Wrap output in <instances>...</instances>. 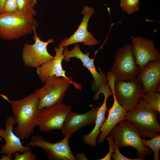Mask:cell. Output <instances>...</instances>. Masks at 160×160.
Instances as JSON below:
<instances>
[{
	"label": "cell",
	"instance_id": "30bf717a",
	"mask_svg": "<svg viewBox=\"0 0 160 160\" xmlns=\"http://www.w3.org/2000/svg\"><path fill=\"white\" fill-rule=\"evenodd\" d=\"M69 139L65 137L61 141L53 143L36 135L31 137L28 144L29 146L43 149L50 160H76L69 146Z\"/></svg>",
	"mask_w": 160,
	"mask_h": 160
},
{
	"label": "cell",
	"instance_id": "6da1fadb",
	"mask_svg": "<svg viewBox=\"0 0 160 160\" xmlns=\"http://www.w3.org/2000/svg\"><path fill=\"white\" fill-rule=\"evenodd\" d=\"M11 105L12 110L17 123L14 132L20 139L29 137L33 132L39 112V100L36 90L23 98L10 100L1 95Z\"/></svg>",
	"mask_w": 160,
	"mask_h": 160
},
{
	"label": "cell",
	"instance_id": "9c48e42d",
	"mask_svg": "<svg viewBox=\"0 0 160 160\" xmlns=\"http://www.w3.org/2000/svg\"><path fill=\"white\" fill-rule=\"evenodd\" d=\"M33 33L34 42L32 44H24L22 58L26 66L36 68L54 58L48 52L47 46L54 42L55 41L52 39H50L47 41H43L38 36L36 29H34Z\"/></svg>",
	"mask_w": 160,
	"mask_h": 160
},
{
	"label": "cell",
	"instance_id": "8992f818",
	"mask_svg": "<svg viewBox=\"0 0 160 160\" xmlns=\"http://www.w3.org/2000/svg\"><path fill=\"white\" fill-rule=\"evenodd\" d=\"M72 111L71 106L62 102L44 108L39 111L36 126L43 132L61 130L68 116Z\"/></svg>",
	"mask_w": 160,
	"mask_h": 160
},
{
	"label": "cell",
	"instance_id": "ffe728a7",
	"mask_svg": "<svg viewBox=\"0 0 160 160\" xmlns=\"http://www.w3.org/2000/svg\"><path fill=\"white\" fill-rule=\"evenodd\" d=\"M149 140L142 139L145 146L150 148L153 153L154 160H159V151L160 148V135L159 134Z\"/></svg>",
	"mask_w": 160,
	"mask_h": 160
},
{
	"label": "cell",
	"instance_id": "7402d4cb",
	"mask_svg": "<svg viewBox=\"0 0 160 160\" xmlns=\"http://www.w3.org/2000/svg\"><path fill=\"white\" fill-rule=\"evenodd\" d=\"M142 99L145 100L151 107L160 112V95L157 92L145 94Z\"/></svg>",
	"mask_w": 160,
	"mask_h": 160
},
{
	"label": "cell",
	"instance_id": "7c38bea8",
	"mask_svg": "<svg viewBox=\"0 0 160 160\" xmlns=\"http://www.w3.org/2000/svg\"><path fill=\"white\" fill-rule=\"evenodd\" d=\"M131 38L132 50L139 68L150 61L160 60V53L152 39L139 36H131Z\"/></svg>",
	"mask_w": 160,
	"mask_h": 160
},
{
	"label": "cell",
	"instance_id": "4316f807",
	"mask_svg": "<svg viewBox=\"0 0 160 160\" xmlns=\"http://www.w3.org/2000/svg\"><path fill=\"white\" fill-rule=\"evenodd\" d=\"M106 140L108 141L109 145V151L104 157L98 160H110L111 159V154L114 151L113 140L109 135L106 137Z\"/></svg>",
	"mask_w": 160,
	"mask_h": 160
},
{
	"label": "cell",
	"instance_id": "cb8c5ba5",
	"mask_svg": "<svg viewBox=\"0 0 160 160\" xmlns=\"http://www.w3.org/2000/svg\"><path fill=\"white\" fill-rule=\"evenodd\" d=\"M18 10L17 0H7L0 12L10 13Z\"/></svg>",
	"mask_w": 160,
	"mask_h": 160
},
{
	"label": "cell",
	"instance_id": "ba28073f",
	"mask_svg": "<svg viewBox=\"0 0 160 160\" xmlns=\"http://www.w3.org/2000/svg\"><path fill=\"white\" fill-rule=\"evenodd\" d=\"M114 89L117 101L127 112L136 106L145 94L142 85L137 77L127 81L116 79Z\"/></svg>",
	"mask_w": 160,
	"mask_h": 160
},
{
	"label": "cell",
	"instance_id": "f1b7e54d",
	"mask_svg": "<svg viewBox=\"0 0 160 160\" xmlns=\"http://www.w3.org/2000/svg\"><path fill=\"white\" fill-rule=\"evenodd\" d=\"M11 156L7 155H2V157L1 159V160H11Z\"/></svg>",
	"mask_w": 160,
	"mask_h": 160
},
{
	"label": "cell",
	"instance_id": "7a4b0ae2",
	"mask_svg": "<svg viewBox=\"0 0 160 160\" xmlns=\"http://www.w3.org/2000/svg\"><path fill=\"white\" fill-rule=\"evenodd\" d=\"M33 14L18 10L10 13L0 12V38L18 40L33 33L39 24Z\"/></svg>",
	"mask_w": 160,
	"mask_h": 160
},
{
	"label": "cell",
	"instance_id": "5b68a950",
	"mask_svg": "<svg viewBox=\"0 0 160 160\" xmlns=\"http://www.w3.org/2000/svg\"><path fill=\"white\" fill-rule=\"evenodd\" d=\"M45 83L42 88L35 90L39 100V111L61 103L73 82L71 76L66 78L53 76L48 77Z\"/></svg>",
	"mask_w": 160,
	"mask_h": 160
},
{
	"label": "cell",
	"instance_id": "d6986e66",
	"mask_svg": "<svg viewBox=\"0 0 160 160\" xmlns=\"http://www.w3.org/2000/svg\"><path fill=\"white\" fill-rule=\"evenodd\" d=\"M55 54L54 58L36 68V73L41 81L45 83L49 77L56 76L67 78L66 71L62 67V62L64 59V47L59 44L58 47L54 48Z\"/></svg>",
	"mask_w": 160,
	"mask_h": 160
},
{
	"label": "cell",
	"instance_id": "f546056e",
	"mask_svg": "<svg viewBox=\"0 0 160 160\" xmlns=\"http://www.w3.org/2000/svg\"><path fill=\"white\" fill-rule=\"evenodd\" d=\"M7 0H0V12Z\"/></svg>",
	"mask_w": 160,
	"mask_h": 160
},
{
	"label": "cell",
	"instance_id": "3957f363",
	"mask_svg": "<svg viewBox=\"0 0 160 160\" xmlns=\"http://www.w3.org/2000/svg\"><path fill=\"white\" fill-rule=\"evenodd\" d=\"M159 113L142 98L135 107L127 112L124 119L135 127L141 136L151 138L160 132L157 120Z\"/></svg>",
	"mask_w": 160,
	"mask_h": 160
},
{
	"label": "cell",
	"instance_id": "4fadbf2b",
	"mask_svg": "<svg viewBox=\"0 0 160 160\" xmlns=\"http://www.w3.org/2000/svg\"><path fill=\"white\" fill-rule=\"evenodd\" d=\"M108 84L112 92L113 103L112 106L108 110V115L100 129V132L97 139L98 143L103 142L108 136L113 129L120 121L124 120L127 111L117 101L114 92V84L115 78L110 76L107 78Z\"/></svg>",
	"mask_w": 160,
	"mask_h": 160
},
{
	"label": "cell",
	"instance_id": "2e32d148",
	"mask_svg": "<svg viewBox=\"0 0 160 160\" xmlns=\"http://www.w3.org/2000/svg\"><path fill=\"white\" fill-rule=\"evenodd\" d=\"M101 93L104 95V99L102 104L98 108L95 126L90 133L84 135L82 138L83 141L86 144L92 147L97 145V140L100 132V128L106 119L105 113L108 111L107 106V99L110 96L112 95V91L108 83L102 86L96 92L93 97L94 100H98Z\"/></svg>",
	"mask_w": 160,
	"mask_h": 160
},
{
	"label": "cell",
	"instance_id": "e0dca14e",
	"mask_svg": "<svg viewBox=\"0 0 160 160\" xmlns=\"http://www.w3.org/2000/svg\"><path fill=\"white\" fill-rule=\"evenodd\" d=\"M99 107H92L90 110L84 113L71 112L68 116L61 130L63 134L69 138L81 128L95 124Z\"/></svg>",
	"mask_w": 160,
	"mask_h": 160
},
{
	"label": "cell",
	"instance_id": "44dd1931",
	"mask_svg": "<svg viewBox=\"0 0 160 160\" xmlns=\"http://www.w3.org/2000/svg\"><path fill=\"white\" fill-rule=\"evenodd\" d=\"M140 0H120V6L123 11L132 15L139 9Z\"/></svg>",
	"mask_w": 160,
	"mask_h": 160
},
{
	"label": "cell",
	"instance_id": "484cf974",
	"mask_svg": "<svg viewBox=\"0 0 160 160\" xmlns=\"http://www.w3.org/2000/svg\"><path fill=\"white\" fill-rule=\"evenodd\" d=\"M22 154L17 152L14 154V160H35L36 159L35 154L31 150H27Z\"/></svg>",
	"mask_w": 160,
	"mask_h": 160
},
{
	"label": "cell",
	"instance_id": "d4e9b609",
	"mask_svg": "<svg viewBox=\"0 0 160 160\" xmlns=\"http://www.w3.org/2000/svg\"><path fill=\"white\" fill-rule=\"evenodd\" d=\"M113 145L114 147V151L112 154L111 157L114 160H143L145 159V157L143 156L138 157L137 158L134 159L128 158L124 156L120 153L118 146L114 142Z\"/></svg>",
	"mask_w": 160,
	"mask_h": 160
},
{
	"label": "cell",
	"instance_id": "8fae6325",
	"mask_svg": "<svg viewBox=\"0 0 160 160\" xmlns=\"http://www.w3.org/2000/svg\"><path fill=\"white\" fill-rule=\"evenodd\" d=\"M64 61L68 62L72 58L76 57L80 60L83 65L86 68L92 75L94 80L92 84V90L97 92L103 85L107 83V78L100 68H98L99 72L96 70L94 63V58L89 57V52L87 51L85 54L81 50L79 45L77 44L71 50L65 48L63 51Z\"/></svg>",
	"mask_w": 160,
	"mask_h": 160
},
{
	"label": "cell",
	"instance_id": "83f0119b",
	"mask_svg": "<svg viewBox=\"0 0 160 160\" xmlns=\"http://www.w3.org/2000/svg\"><path fill=\"white\" fill-rule=\"evenodd\" d=\"M75 157L76 160H87L85 155L81 153H77Z\"/></svg>",
	"mask_w": 160,
	"mask_h": 160
},
{
	"label": "cell",
	"instance_id": "ac0fdd59",
	"mask_svg": "<svg viewBox=\"0 0 160 160\" xmlns=\"http://www.w3.org/2000/svg\"><path fill=\"white\" fill-rule=\"evenodd\" d=\"M137 78L140 82L145 94L160 93V60L150 61L139 68Z\"/></svg>",
	"mask_w": 160,
	"mask_h": 160
},
{
	"label": "cell",
	"instance_id": "5bb4252c",
	"mask_svg": "<svg viewBox=\"0 0 160 160\" xmlns=\"http://www.w3.org/2000/svg\"><path fill=\"white\" fill-rule=\"evenodd\" d=\"M93 8L85 6L81 13L83 15V19L77 29L69 38H64L60 44L63 47H66L72 44L82 43L85 45L93 46L100 43L91 33L87 30V25L91 16L95 13Z\"/></svg>",
	"mask_w": 160,
	"mask_h": 160
},
{
	"label": "cell",
	"instance_id": "9a60e30c",
	"mask_svg": "<svg viewBox=\"0 0 160 160\" xmlns=\"http://www.w3.org/2000/svg\"><path fill=\"white\" fill-rule=\"evenodd\" d=\"M17 123L14 117L8 116L6 119L5 129L0 127V137L4 140L5 143L1 146L0 153L3 155L12 156L17 152L23 153L31 150L29 146L22 145L21 139L14 133L13 128Z\"/></svg>",
	"mask_w": 160,
	"mask_h": 160
},
{
	"label": "cell",
	"instance_id": "277c9868",
	"mask_svg": "<svg viewBox=\"0 0 160 160\" xmlns=\"http://www.w3.org/2000/svg\"><path fill=\"white\" fill-rule=\"evenodd\" d=\"M109 136L119 148L126 146L134 148L138 157H148L152 151L143 144L141 136L135 127L125 119L120 121L111 130Z\"/></svg>",
	"mask_w": 160,
	"mask_h": 160
},
{
	"label": "cell",
	"instance_id": "52a82bcc",
	"mask_svg": "<svg viewBox=\"0 0 160 160\" xmlns=\"http://www.w3.org/2000/svg\"><path fill=\"white\" fill-rule=\"evenodd\" d=\"M139 68L136 64L131 44H127L117 50L111 71L116 80L127 81L137 77Z\"/></svg>",
	"mask_w": 160,
	"mask_h": 160
},
{
	"label": "cell",
	"instance_id": "603a6c76",
	"mask_svg": "<svg viewBox=\"0 0 160 160\" xmlns=\"http://www.w3.org/2000/svg\"><path fill=\"white\" fill-rule=\"evenodd\" d=\"M17 1L18 10L36 15L34 7L37 4V0H17Z\"/></svg>",
	"mask_w": 160,
	"mask_h": 160
}]
</instances>
